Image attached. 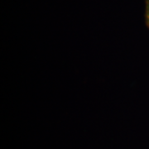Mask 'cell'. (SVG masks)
Returning <instances> with one entry per match:
<instances>
[{"label":"cell","instance_id":"6da1fadb","mask_svg":"<svg viewBox=\"0 0 149 149\" xmlns=\"http://www.w3.org/2000/svg\"><path fill=\"white\" fill-rule=\"evenodd\" d=\"M147 17H148V22H149V3H148V9H147Z\"/></svg>","mask_w":149,"mask_h":149}]
</instances>
